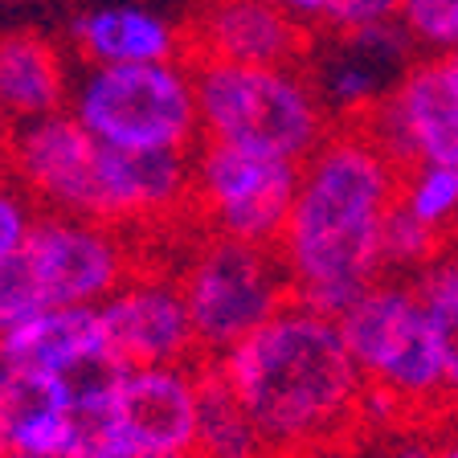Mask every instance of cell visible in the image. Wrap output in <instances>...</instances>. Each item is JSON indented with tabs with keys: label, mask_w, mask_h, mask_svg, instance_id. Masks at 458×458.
<instances>
[{
	"label": "cell",
	"mask_w": 458,
	"mask_h": 458,
	"mask_svg": "<svg viewBox=\"0 0 458 458\" xmlns=\"http://www.w3.org/2000/svg\"><path fill=\"white\" fill-rule=\"evenodd\" d=\"M111 360V340L98 307H41L0 335L4 369L82 377Z\"/></svg>",
	"instance_id": "9a60e30c"
},
{
	"label": "cell",
	"mask_w": 458,
	"mask_h": 458,
	"mask_svg": "<svg viewBox=\"0 0 458 458\" xmlns=\"http://www.w3.org/2000/svg\"><path fill=\"white\" fill-rule=\"evenodd\" d=\"M9 131H13V123H9V114L0 111V156H4V143H9Z\"/></svg>",
	"instance_id": "484cf974"
},
{
	"label": "cell",
	"mask_w": 458,
	"mask_h": 458,
	"mask_svg": "<svg viewBox=\"0 0 458 458\" xmlns=\"http://www.w3.org/2000/svg\"><path fill=\"white\" fill-rule=\"evenodd\" d=\"M172 242L176 254H168V262L181 275L200 360H221L229 348H238L254 327H262L295 299L275 246L221 238L200 229L197 221L172 229Z\"/></svg>",
	"instance_id": "5b68a950"
},
{
	"label": "cell",
	"mask_w": 458,
	"mask_h": 458,
	"mask_svg": "<svg viewBox=\"0 0 458 458\" xmlns=\"http://www.w3.org/2000/svg\"><path fill=\"white\" fill-rule=\"evenodd\" d=\"M267 4H275L278 13L303 21V25H315V29H324L335 9V0H267Z\"/></svg>",
	"instance_id": "cb8c5ba5"
},
{
	"label": "cell",
	"mask_w": 458,
	"mask_h": 458,
	"mask_svg": "<svg viewBox=\"0 0 458 458\" xmlns=\"http://www.w3.org/2000/svg\"><path fill=\"white\" fill-rule=\"evenodd\" d=\"M340 332L364 377V405L377 434H458V405L418 283H372L340 315Z\"/></svg>",
	"instance_id": "3957f363"
},
{
	"label": "cell",
	"mask_w": 458,
	"mask_h": 458,
	"mask_svg": "<svg viewBox=\"0 0 458 458\" xmlns=\"http://www.w3.org/2000/svg\"><path fill=\"white\" fill-rule=\"evenodd\" d=\"M393 17H401V0H335L332 17L324 25V38H340V33L369 29V25H385Z\"/></svg>",
	"instance_id": "603a6c76"
},
{
	"label": "cell",
	"mask_w": 458,
	"mask_h": 458,
	"mask_svg": "<svg viewBox=\"0 0 458 458\" xmlns=\"http://www.w3.org/2000/svg\"><path fill=\"white\" fill-rule=\"evenodd\" d=\"M114 364H189L200 360L184 286L168 254L143 242L140 267L119 283L103 307Z\"/></svg>",
	"instance_id": "30bf717a"
},
{
	"label": "cell",
	"mask_w": 458,
	"mask_h": 458,
	"mask_svg": "<svg viewBox=\"0 0 458 458\" xmlns=\"http://www.w3.org/2000/svg\"><path fill=\"white\" fill-rule=\"evenodd\" d=\"M41 291L33 283V270L25 267V258L13 254L0 262V335L9 332L13 324H21L25 315L41 311Z\"/></svg>",
	"instance_id": "7402d4cb"
},
{
	"label": "cell",
	"mask_w": 458,
	"mask_h": 458,
	"mask_svg": "<svg viewBox=\"0 0 458 458\" xmlns=\"http://www.w3.org/2000/svg\"><path fill=\"white\" fill-rule=\"evenodd\" d=\"M413 168L389 152L364 111L332 114L327 135L299 164L291 217L275 246L299 303L340 319L381 283L385 233Z\"/></svg>",
	"instance_id": "6da1fadb"
},
{
	"label": "cell",
	"mask_w": 458,
	"mask_h": 458,
	"mask_svg": "<svg viewBox=\"0 0 458 458\" xmlns=\"http://www.w3.org/2000/svg\"><path fill=\"white\" fill-rule=\"evenodd\" d=\"M0 458H54V454H21V450H0Z\"/></svg>",
	"instance_id": "4316f807"
},
{
	"label": "cell",
	"mask_w": 458,
	"mask_h": 458,
	"mask_svg": "<svg viewBox=\"0 0 458 458\" xmlns=\"http://www.w3.org/2000/svg\"><path fill=\"white\" fill-rule=\"evenodd\" d=\"M21 258L46 307H103L140 267L143 238L98 217L41 209Z\"/></svg>",
	"instance_id": "9c48e42d"
},
{
	"label": "cell",
	"mask_w": 458,
	"mask_h": 458,
	"mask_svg": "<svg viewBox=\"0 0 458 458\" xmlns=\"http://www.w3.org/2000/svg\"><path fill=\"white\" fill-rule=\"evenodd\" d=\"M450 54H454V62H458V49H450Z\"/></svg>",
	"instance_id": "83f0119b"
},
{
	"label": "cell",
	"mask_w": 458,
	"mask_h": 458,
	"mask_svg": "<svg viewBox=\"0 0 458 458\" xmlns=\"http://www.w3.org/2000/svg\"><path fill=\"white\" fill-rule=\"evenodd\" d=\"M82 413L74 377L0 364V450L78 458Z\"/></svg>",
	"instance_id": "5bb4252c"
},
{
	"label": "cell",
	"mask_w": 458,
	"mask_h": 458,
	"mask_svg": "<svg viewBox=\"0 0 458 458\" xmlns=\"http://www.w3.org/2000/svg\"><path fill=\"white\" fill-rule=\"evenodd\" d=\"M98 156H103V143L70 111H54L29 123H13L0 164L46 213L95 217Z\"/></svg>",
	"instance_id": "8fae6325"
},
{
	"label": "cell",
	"mask_w": 458,
	"mask_h": 458,
	"mask_svg": "<svg viewBox=\"0 0 458 458\" xmlns=\"http://www.w3.org/2000/svg\"><path fill=\"white\" fill-rule=\"evenodd\" d=\"M70 46L82 66L189 62V38L176 21L140 4H103L70 21Z\"/></svg>",
	"instance_id": "2e32d148"
},
{
	"label": "cell",
	"mask_w": 458,
	"mask_h": 458,
	"mask_svg": "<svg viewBox=\"0 0 458 458\" xmlns=\"http://www.w3.org/2000/svg\"><path fill=\"white\" fill-rule=\"evenodd\" d=\"M418 291H421V299H426L429 332H434V344H438L450 397H454V405H458V295L454 291H438V286H418Z\"/></svg>",
	"instance_id": "44dd1931"
},
{
	"label": "cell",
	"mask_w": 458,
	"mask_h": 458,
	"mask_svg": "<svg viewBox=\"0 0 458 458\" xmlns=\"http://www.w3.org/2000/svg\"><path fill=\"white\" fill-rule=\"evenodd\" d=\"M401 25L418 46L458 49V0H401Z\"/></svg>",
	"instance_id": "ffe728a7"
},
{
	"label": "cell",
	"mask_w": 458,
	"mask_h": 458,
	"mask_svg": "<svg viewBox=\"0 0 458 458\" xmlns=\"http://www.w3.org/2000/svg\"><path fill=\"white\" fill-rule=\"evenodd\" d=\"M78 458H192V454H156V450H135V446L106 442V438H90V442H82Z\"/></svg>",
	"instance_id": "d4e9b609"
},
{
	"label": "cell",
	"mask_w": 458,
	"mask_h": 458,
	"mask_svg": "<svg viewBox=\"0 0 458 458\" xmlns=\"http://www.w3.org/2000/svg\"><path fill=\"white\" fill-rule=\"evenodd\" d=\"M372 131L405 164L458 168V62L454 54L413 62L377 103L360 106Z\"/></svg>",
	"instance_id": "7c38bea8"
},
{
	"label": "cell",
	"mask_w": 458,
	"mask_h": 458,
	"mask_svg": "<svg viewBox=\"0 0 458 458\" xmlns=\"http://www.w3.org/2000/svg\"><path fill=\"white\" fill-rule=\"evenodd\" d=\"M213 369L246 405L270 458H327L377 434L340 319L299 299L213 360Z\"/></svg>",
	"instance_id": "7a4b0ae2"
},
{
	"label": "cell",
	"mask_w": 458,
	"mask_h": 458,
	"mask_svg": "<svg viewBox=\"0 0 458 458\" xmlns=\"http://www.w3.org/2000/svg\"><path fill=\"white\" fill-rule=\"evenodd\" d=\"M299 164L233 143L200 140L192 148V221L221 238L278 246L291 217Z\"/></svg>",
	"instance_id": "ba28073f"
},
{
	"label": "cell",
	"mask_w": 458,
	"mask_h": 458,
	"mask_svg": "<svg viewBox=\"0 0 458 458\" xmlns=\"http://www.w3.org/2000/svg\"><path fill=\"white\" fill-rule=\"evenodd\" d=\"M192 458H270L246 405L209 360H205V377H200V418Z\"/></svg>",
	"instance_id": "ac0fdd59"
},
{
	"label": "cell",
	"mask_w": 458,
	"mask_h": 458,
	"mask_svg": "<svg viewBox=\"0 0 458 458\" xmlns=\"http://www.w3.org/2000/svg\"><path fill=\"white\" fill-rule=\"evenodd\" d=\"M66 111L98 143L123 152H192L200 143L189 62L82 66L70 82Z\"/></svg>",
	"instance_id": "8992f818"
},
{
	"label": "cell",
	"mask_w": 458,
	"mask_h": 458,
	"mask_svg": "<svg viewBox=\"0 0 458 458\" xmlns=\"http://www.w3.org/2000/svg\"><path fill=\"white\" fill-rule=\"evenodd\" d=\"M189 66L197 82L200 140L303 164L332 127L324 90L307 66H250L217 57H197Z\"/></svg>",
	"instance_id": "277c9868"
},
{
	"label": "cell",
	"mask_w": 458,
	"mask_h": 458,
	"mask_svg": "<svg viewBox=\"0 0 458 458\" xmlns=\"http://www.w3.org/2000/svg\"><path fill=\"white\" fill-rule=\"evenodd\" d=\"M41 217V205L21 189V181L0 164V262L21 254Z\"/></svg>",
	"instance_id": "d6986e66"
},
{
	"label": "cell",
	"mask_w": 458,
	"mask_h": 458,
	"mask_svg": "<svg viewBox=\"0 0 458 458\" xmlns=\"http://www.w3.org/2000/svg\"><path fill=\"white\" fill-rule=\"evenodd\" d=\"M70 82L66 54L54 38L38 29L0 33V111L9 114V123L66 111Z\"/></svg>",
	"instance_id": "e0dca14e"
},
{
	"label": "cell",
	"mask_w": 458,
	"mask_h": 458,
	"mask_svg": "<svg viewBox=\"0 0 458 458\" xmlns=\"http://www.w3.org/2000/svg\"><path fill=\"white\" fill-rule=\"evenodd\" d=\"M205 360L189 364H103L78 385L82 442L106 438L156 454H192ZM82 450V446H78Z\"/></svg>",
	"instance_id": "52a82bcc"
},
{
	"label": "cell",
	"mask_w": 458,
	"mask_h": 458,
	"mask_svg": "<svg viewBox=\"0 0 458 458\" xmlns=\"http://www.w3.org/2000/svg\"><path fill=\"white\" fill-rule=\"evenodd\" d=\"M189 62H250V66H311L324 49V29L278 13L267 0H205L184 29Z\"/></svg>",
	"instance_id": "4fadbf2b"
}]
</instances>
